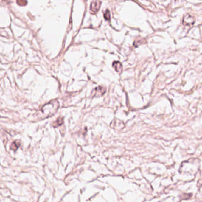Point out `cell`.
<instances>
[{
  "label": "cell",
  "instance_id": "3",
  "mask_svg": "<svg viewBox=\"0 0 202 202\" xmlns=\"http://www.w3.org/2000/svg\"><path fill=\"white\" fill-rule=\"evenodd\" d=\"M101 2L100 1H93L90 5V11L91 13L94 14L99 11L101 7Z\"/></svg>",
  "mask_w": 202,
  "mask_h": 202
},
{
  "label": "cell",
  "instance_id": "8",
  "mask_svg": "<svg viewBox=\"0 0 202 202\" xmlns=\"http://www.w3.org/2000/svg\"><path fill=\"white\" fill-rule=\"evenodd\" d=\"M17 142H18V141H15V142H14L13 143V144H12V145H11V148L13 150H16L17 149V148L20 146V144H19V143L17 144Z\"/></svg>",
  "mask_w": 202,
  "mask_h": 202
},
{
  "label": "cell",
  "instance_id": "9",
  "mask_svg": "<svg viewBox=\"0 0 202 202\" xmlns=\"http://www.w3.org/2000/svg\"><path fill=\"white\" fill-rule=\"evenodd\" d=\"M17 3L20 5V6H24V5H26L27 4V1H17Z\"/></svg>",
  "mask_w": 202,
  "mask_h": 202
},
{
  "label": "cell",
  "instance_id": "2",
  "mask_svg": "<svg viewBox=\"0 0 202 202\" xmlns=\"http://www.w3.org/2000/svg\"><path fill=\"white\" fill-rule=\"evenodd\" d=\"M105 91H106L105 87L103 86H99L93 90L92 92V96L95 97L102 96L104 94Z\"/></svg>",
  "mask_w": 202,
  "mask_h": 202
},
{
  "label": "cell",
  "instance_id": "1",
  "mask_svg": "<svg viewBox=\"0 0 202 202\" xmlns=\"http://www.w3.org/2000/svg\"><path fill=\"white\" fill-rule=\"evenodd\" d=\"M59 107V104L57 100H52L42 107L41 110V115L39 117L42 119L50 117L58 111Z\"/></svg>",
  "mask_w": 202,
  "mask_h": 202
},
{
  "label": "cell",
  "instance_id": "6",
  "mask_svg": "<svg viewBox=\"0 0 202 202\" xmlns=\"http://www.w3.org/2000/svg\"><path fill=\"white\" fill-rule=\"evenodd\" d=\"M63 117H59L58 118V119L56 120V121L55 122L53 123V124L56 123V125L55 126V127L56 126H60L61 125L62 123H63Z\"/></svg>",
  "mask_w": 202,
  "mask_h": 202
},
{
  "label": "cell",
  "instance_id": "4",
  "mask_svg": "<svg viewBox=\"0 0 202 202\" xmlns=\"http://www.w3.org/2000/svg\"><path fill=\"white\" fill-rule=\"evenodd\" d=\"M195 22V18L190 15L189 14H186L184 16L183 19V23L185 25H193Z\"/></svg>",
  "mask_w": 202,
  "mask_h": 202
},
{
  "label": "cell",
  "instance_id": "7",
  "mask_svg": "<svg viewBox=\"0 0 202 202\" xmlns=\"http://www.w3.org/2000/svg\"><path fill=\"white\" fill-rule=\"evenodd\" d=\"M104 17L106 20H110V11L107 9L104 13Z\"/></svg>",
  "mask_w": 202,
  "mask_h": 202
},
{
  "label": "cell",
  "instance_id": "5",
  "mask_svg": "<svg viewBox=\"0 0 202 202\" xmlns=\"http://www.w3.org/2000/svg\"><path fill=\"white\" fill-rule=\"evenodd\" d=\"M113 67L114 68V69L117 72L120 74L122 72L123 70V67L122 65L120 62L118 61H115L113 63Z\"/></svg>",
  "mask_w": 202,
  "mask_h": 202
}]
</instances>
